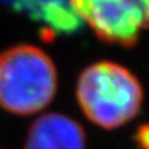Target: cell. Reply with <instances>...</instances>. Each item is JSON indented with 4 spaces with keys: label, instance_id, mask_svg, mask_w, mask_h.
I'll use <instances>...</instances> for the list:
<instances>
[{
    "label": "cell",
    "instance_id": "5",
    "mask_svg": "<svg viewBox=\"0 0 149 149\" xmlns=\"http://www.w3.org/2000/svg\"><path fill=\"white\" fill-rule=\"evenodd\" d=\"M135 141L139 149H149V123L141 124L135 134Z\"/></svg>",
    "mask_w": 149,
    "mask_h": 149
},
{
    "label": "cell",
    "instance_id": "3",
    "mask_svg": "<svg viewBox=\"0 0 149 149\" xmlns=\"http://www.w3.org/2000/svg\"><path fill=\"white\" fill-rule=\"evenodd\" d=\"M101 41L131 47L149 29V0H68Z\"/></svg>",
    "mask_w": 149,
    "mask_h": 149
},
{
    "label": "cell",
    "instance_id": "4",
    "mask_svg": "<svg viewBox=\"0 0 149 149\" xmlns=\"http://www.w3.org/2000/svg\"><path fill=\"white\" fill-rule=\"evenodd\" d=\"M25 149H85L84 130L67 115L45 114L29 128Z\"/></svg>",
    "mask_w": 149,
    "mask_h": 149
},
{
    "label": "cell",
    "instance_id": "1",
    "mask_svg": "<svg viewBox=\"0 0 149 149\" xmlns=\"http://www.w3.org/2000/svg\"><path fill=\"white\" fill-rule=\"evenodd\" d=\"M76 97L90 122L105 130H115L139 114L144 92L137 77L126 67L100 62L81 72Z\"/></svg>",
    "mask_w": 149,
    "mask_h": 149
},
{
    "label": "cell",
    "instance_id": "2",
    "mask_svg": "<svg viewBox=\"0 0 149 149\" xmlns=\"http://www.w3.org/2000/svg\"><path fill=\"white\" fill-rule=\"evenodd\" d=\"M56 88V68L43 50L22 45L0 54V107L8 113H38L52 101Z\"/></svg>",
    "mask_w": 149,
    "mask_h": 149
}]
</instances>
